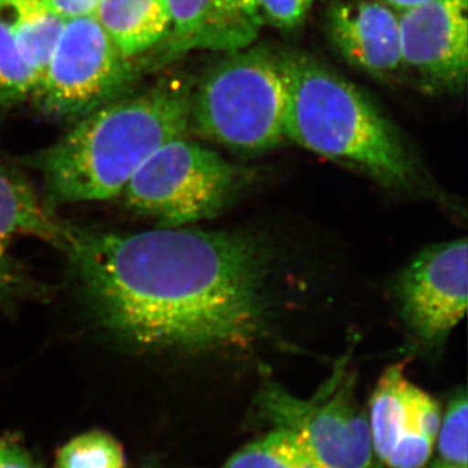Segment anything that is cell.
<instances>
[{
	"label": "cell",
	"instance_id": "6da1fadb",
	"mask_svg": "<svg viewBox=\"0 0 468 468\" xmlns=\"http://www.w3.org/2000/svg\"><path fill=\"white\" fill-rule=\"evenodd\" d=\"M64 254L92 318L135 349L246 347L266 329L270 261L248 234L75 227Z\"/></svg>",
	"mask_w": 468,
	"mask_h": 468
},
{
	"label": "cell",
	"instance_id": "7a4b0ae2",
	"mask_svg": "<svg viewBox=\"0 0 468 468\" xmlns=\"http://www.w3.org/2000/svg\"><path fill=\"white\" fill-rule=\"evenodd\" d=\"M193 86L162 80L79 120L58 143L24 162L42 177L48 207L119 198L132 176L192 129Z\"/></svg>",
	"mask_w": 468,
	"mask_h": 468
},
{
	"label": "cell",
	"instance_id": "3957f363",
	"mask_svg": "<svg viewBox=\"0 0 468 468\" xmlns=\"http://www.w3.org/2000/svg\"><path fill=\"white\" fill-rule=\"evenodd\" d=\"M279 61L288 89L285 137L365 169L388 186L415 180L401 138L365 92L307 55L282 52Z\"/></svg>",
	"mask_w": 468,
	"mask_h": 468
},
{
	"label": "cell",
	"instance_id": "277c9868",
	"mask_svg": "<svg viewBox=\"0 0 468 468\" xmlns=\"http://www.w3.org/2000/svg\"><path fill=\"white\" fill-rule=\"evenodd\" d=\"M288 89L279 54L227 52L193 90L192 128L230 149L263 151L285 138Z\"/></svg>",
	"mask_w": 468,
	"mask_h": 468
},
{
	"label": "cell",
	"instance_id": "5b68a950",
	"mask_svg": "<svg viewBox=\"0 0 468 468\" xmlns=\"http://www.w3.org/2000/svg\"><path fill=\"white\" fill-rule=\"evenodd\" d=\"M246 177L214 150L185 137L156 150L120 197L135 214L155 221L156 228H181L220 214Z\"/></svg>",
	"mask_w": 468,
	"mask_h": 468
},
{
	"label": "cell",
	"instance_id": "8992f818",
	"mask_svg": "<svg viewBox=\"0 0 468 468\" xmlns=\"http://www.w3.org/2000/svg\"><path fill=\"white\" fill-rule=\"evenodd\" d=\"M354 387L353 375L341 365L313 399H298L270 383L258 405L273 428L302 437L323 468H374L367 412L356 402Z\"/></svg>",
	"mask_w": 468,
	"mask_h": 468
},
{
	"label": "cell",
	"instance_id": "52a82bcc",
	"mask_svg": "<svg viewBox=\"0 0 468 468\" xmlns=\"http://www.w3.org/2000/svg\"><path fill=\"white\" fill-rule=\"evenodd\" d=\"M133 75L132 60L94 15L76 17L67 21L33 97L46 115L80 120L122 97Z\"/></svg>",
	"mask_w": 468,
	"mask_h": 468
},
{
	"label": "cell",
	"instance_id": "ba28073f",
	"mask_svg": "<svg viewBox=\"0 0 468 468\" xmlns=\"http://www.w3.org/2000/svg\"><path fill=\"white\" fill-rule=\"evenodd\" d=\"M467 241L454 239L419 252L396 284L399 314L426 345H440L467 310Z\"/></svg>",
	"mask_w": 468,
	"mask_h": 468
},
{
	"label": "cell",
	"instance_id": "9c48e42d",
	"mask_svg": "<svg viewBox=\"0 0 468 468\" xmlns=\"http://www.w3.org/2000/svg\"><path fill=\"white\" fill-rule=\"evenodd\" d=\"M372 449L388 468H424L435 449L439 403L409 380L403 365L385 369L369 399Z\"/></svg>",
	"mask_w": 468,
	"mask_h": 468
},
{
	"label": "cell",
	"instance_id": "30bf717a",
	"mask_svg": "<svg viewBox=\"0 0 468 468\" xmlns=\"http://www.w3.org/2000/svg\"><path fill=\"white\" fill-rule=\"evenodd\" d=\"M402 72L431 90L460 91L467 81V0H432L399 14Z\"/></svg>",
	"mask_w": 468,
	"mask_h": 468
},
{
	"label": "cell",
	"instance_id": "8fae6325",
	"mask_svg": "<svg viewBox=\"0 0 468 468\" xmlns=\"http://www.w3.org/2000/svg\"><path fill=\"white\" fill-rule=\"evenodd\" d=\"M326 30L351 66L378 79L402 72L399 16L378 0H346L332 5Z\"/></svg>",
	"mask_w": 468,
	"mask_h": 468
},
{
	"label": "cell",
	"instance_id": "7c38bea8",
	"mask_svg": "<svg viewBox=\"0 0 468 468\" xmlns=\"http://www.w3.org/2000/svg\"><path fill=\"white\" fill-rule=\"evenodd\" d=\"M167 2L171 30L165 51L172 58L196 50H242L257 41L263 26L255 0Z\"/></svg>",
	"mask_w": 468,
	"mask_h": 468
},
{
	"label": "cell",
	"instance_id": "4fadbf2b",
	"mask_svg": "<svg viewBox=\"0 0 468 468\" xmlns=\"http://www.w3.org/2000/svg\"><path fill=\"white\" fill-rule=\"evenodd\" d=\"M73 228L48 207L20 169L0 159V241L33 237L64 252Z\"/></svg>",
	"mask_w": 468,
	"mask_h": 468
},
{
	"label": "cell",
	"instance_id": "5bb4252c",
	"mask_svg": "<svg viewBox=\"0 0 468 468\" xmlns=\"http://www.w3.org/2000/svg\"><path fill=\"white\" fill-rule=\"evenodd\" d=\"M94 16L129 60L165 42L171 30L167 0H101Z\"/></svg>",
	"mask_w": 468,
	"mask_h": 468
},
{
	"label": "cell",
	"instance_id": "9a60e30c",
	"mask_svg": "<svg viewBox=\"0 0 468 468\" xmlns=\"http://www.w3.org/2000/svg\"><path fill=\"white\" fill-rule=\"evenodd\" d=\"M0 23L14 36L39 85L67 21L43 0H0Z\"/></svg>",
	"mask_w": 468,
	"mask_h": 468
},
{
	"label": "cell",
	"instance_id": "2e32d148",
	"mask_svg": "<svg viewBox=\"0 0 468 468\" xmlns=\"http://www.w3.org/2000/svg\"><path fill=\"white\" fill-rule=\"evenodd\" d=\"M221 468H323L302 437L273 428L236 452Z\"/></svg>",
	"mask_w": 468,
	"mask_h": 468
},
{
	"label": "cell",
	"instance_id": "e0dca14e",
	"mask_svg": "<svg viewBox=\"0 0 468 468\" xmlns=\"http://www.w3.org/2000/svg\"><path fill=\"white\" fill-rule=\"evenodd\" d=\"M122 443L103 431H89L64 443L57 454V468H124Z\"/></svg>",
	"mask_w": 468,
	"mask_h": 468
},
{
	"label": "cell",
	"instance_id": "ac0fdd59",
	"mask_svg": "<svg viewBox=\"0 0 468 468\" xmlns=\"http://www.w3.org/2000/svg\"><path fill=\"white\" fill-rule=\"evenodd\" d=\"M38 77L18 50L14 36L0 23V106H14L33 97Z\"/></svg>",
	"mask_w": 468,
	"mask_h": 468
},
{
	"label": "cell",
	"instance_id": "d6986e66",
	"mask_svg": "<svg viewBox=\"0 0 468 468\" xmlns=\"http://www.w3.org/2000/svg\"><path fill=\"white\" fill-rule=\"evenodd\" d=\"M468 403L466 394H457L441 417L437 432L439 460L452 466L467 468Z\"/></svg>",
	"mask_w": 468,
	"mask_h": 468
},
{
	"label": "cell",
	"instance_id": "ffe728a7",
	"mask_svg": "<svg viewBox=\"0 0 468 468\" xmlns=\"http://www.w3.org/2000/svg\"><path fill=\"white\" fill-rule=\"evenodd\" d=\"M45 286L34 280L8 252V242L0 241V304L34 300L48 294Z\"/></svg>",
	"mask_w": 468,
	"mask_h": 468
},
{
	"label": "cell",
	"instance_id": "44dd1931",
	"mask_svg": "<svg viewBox=\"0 0 468 468\" xmlns=\"http://www.w3.org/2000/svg\"><path fill=\"white\" fill-rule=\"evenodd\" d=\"M261 18L277 29L291 32L302 26L314 0H255Z\"/></svg>",
	"mask_w": 468,
	"mask_h": 468
},
{
	"label": "cell",
	"instance_id": "7402d4cb",
	"mask_svg": "<svg viewBox=\"0 0 468 468\" xmlns=\"http://www.w3.org/2000/svg\"><path fill=\"white\" fill-rule=\"evenodd\" d=\"M46 5L57 12L58 16L64 20H72V18L90 16L94 15L95 9L100 5L101 0H43Z\"/></svg>",
	"mask_w": 468,
	"mask_h": 468
},
{
	"label": "cell",
	"instance_id": "603a6c76",
	"mask_svg": "<svg viewBox=\"0 0 468 468\" xmlns=\"http://www.w3.org/2000/svg\"><path fill=\"white\" fill-rule=\"evenodd\" d=\"M0 468H39L16 442L0 437Z\"/></svg>",
	"mask_w": 468,
	"mask_h": 468
},
{
	"label": "cell",
	"instance_id": "cb8c5ba5",
	"mask_svg": "<svg viewBox=\"0 0 468 468\" xmlns=\"http://www.w3.org/2000/svg\"><path fill=\"white\" fill-rule=\"evenodd\" d=\"M378 2L384 3L393 11H397V14H401V12L426 5V3L432 2V0H378Z\"/></svg>",
	"mask_w": 468,
	"mask_h": 468
},
{
	"label": "cell",
	"instance_id": "d4e9b609",
	"mask_svg": "<svg viewBox=\"0 0 468 468\" xmlns=\"http://www.w3.org/2000/svg\"><path fill=\"white\" fill-rule=\"evenodd\" d=\"M430 468H463V467L452 466V464L445 463V462H442L441 460H437V461L433 462L432 464H431Z\"/></svg>",
	"mask_w": 468,
	"mask_h": 468
}]
</instances>
